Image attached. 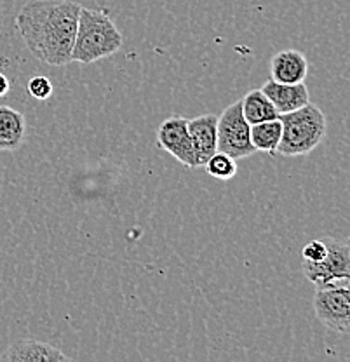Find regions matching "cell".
Wrapping results in <instances>:
<instances>
[{"mask_svg": "<svg viewBox=\"0 0 350 362\" xmlns=\"http://www.w3.org/2000/svg\"><path fill=\"white\" fill-rule=\"evenodd\" d=\"M314 310L317 319L337 333H350V291L333 284L317 286L314 294Z\"/></svg>", "mask_w": 350, "mask_h": 362, "instance_id": "obj_6", "label": "cell"}, {"mask_svg": "<svg viewBox=\"0 0 350 362\" xmlns=\"http://www.w3.org/2000/svg\"><path fill=\"white\" fill-rule=\"evenodd\" d=\"M250 131L251 126L250 122L244 119L240 101L228 105L223 110V113L218 117V152L227 153V156L235 158V160L255 156V153H257V148H255L253 143H251Z\"/></svg>", "mask_w": 350, "mask_h": 362, "instance_id": "obj_4", "label": "cell"}, {"mask_svg": "<svg viewBox=\"0 0 350 362\" xmlns=\"http://www.w3.org/2000/svg\"><path fill=\"white\" fill-rule=\"evenodd\" d=\"M188 120L183 117H169L157 129V143L169 156H173L188 169H197L199 165L197 157H195L194 145H192L190 134L187 127Z\"/></svg>", "mask_w": 350, "mask_h": 362, "instance_id": "obj_7", "label": "cell"}, {"mask_svg": "<svg viewBox=\"0 0 350 362\" xmlns=\"http://www.w3.org/2000/svg\"><path fill=\"white\" fill-rule=\"evenodd\" d=\"M262 90L272 101L279 115L298 110L310 101V94H308L307 86L303 82H300V84H281L276 81H267Z\"/></svg>", "mask_w": 350, "mask_h": 362, "instance_id": "obj_10", "label": "cell"}, {"mask_svg": "<svg viewBox=\"0 0 350 362\" xmlns=\"http://www.w3.org/2000/svg\"><path fill=\"white\" fill-rule=\"evenodd\" d=\"M326 252H327V247H326L325 239L322 240L317 239V240H310V243L303 247L302 255L305 262H319V259L325 258Z\"/></svg>", "mask_w": 350, "mask_h": 362, "instance_id": "obj_17", "label": "cell"}, {"mask_svg": "<svg viewBox=\"0 0 350 362\" xmlns=\"http://www.w3.org/2000/svg\"><path fill=\"white\" fill-rule=\"evenodd\" d=\"M26 89H28L32 98H35L39 101H46L52 94V82L47 77H44V75H37V77L30 78L28 88Z\"/></svg>", "mask_w": 350, "mask_h": 362, "instance_id": "obj_16", "label": "cell"}, {"mask_svg": "<svg viewBox=\"0 0 350 362\" xmlns=\"http://www.w3.org/2000/svg\"><path fill=\"white\" fill-rule=\"evenodd\" d=\"M251 143L257 152H267L270 156H277V146L281 143L282 124L279 119L265 120V122L253 124L250 131Z\"/></svg>", "mask_w": 350, "mask_h": 362, "instance_id": "obj_14", "label": "cell"}, {"mask_svg": "<svg viewBox=\"0 0 350 362\" xmlns=\"http://www.w3.org/2000/svg\"><path fill=\"white\" fill-rule=\"evenodd\" d=\"M216 124L218 117L213 113H204V115H199L195 119L188 120V134H190L192 145H194L195 157H197L199 165H204V162L216 152V141H218V133H216Z\"/></svg>", "mask_w": 350, "mask_h": 362, "instance_id": "obj_9", "label": "cell"}, {"mask_svg": "<svg viewBox=\"0 0 350 362\" xmlns=\"http://www.w3.org/2000/svg\"><path fill=\"white\" fill-rule=\"evenodd\" d=\"M240 107H243L244 119L250 122V126L265 122V120L279 119V113H277L276 107H274L272 101L265 96V93L262 89L250 90L240 100Z\"/></svg>", "mask_w": 350, "mask_h": 362, "instance_id": "obj_13", "label": "cell"}, {"mask_svg": "<svg viewBox=\"0 0 350 362\" xmlns=\"http://www.w3.org/2000/svg\"><path fill=\"white\" fill-rule=\"evenodd\" d=\"M81 9L74 0H32L21 7L14 25L39 62L65 66L71 63Z\"/></svg>", "mask_w": 350, "mask_h": 362, "instance_id": "obj_1", "label": "cell"}, {"mask_svg": "<svg viewBox=\"0 0 350 362\" xmlns=\"http://www.w3.org/2000/svg\"><path fill=\"white\" fill-rule=\"evenodd\" d=\"M9 88H11L9 78H7L4 74H0V96H6V94L9 93Z\"/></svg>", "mask_w": 350, "mask_h": 362, "instance_id": "obj_18", "label": "cell"}, {"mask_svg": "<svg viewBox=\"0 0 350 362\" xmlns=\"http://www.w3.org/2000/svg\"><path fill=\"white\" fill-rule=\"evenodd\" d=\"M7 362H69L70 359L56 346L37 339H18L0 357Z\"/></svg>", "mask_w": 350, "mask_h": 362, "instance_id": "obj_8", "label": "cell"}, {"mask_svg": "<svg viewBox=\"0 0 350 362\" xmlns=\"http://www.w3.org/2000/svg\"><path fill=\"white\" fill-rule=\"evenodd\" d=\"M270 74L272 81L281 84H300L305 82L308 75V62L303 52L288 49V51L277 52L270 63Z\"/></svg>", "mask_w": 350, "mask_h": 362, "instance_id": "obj_11", "label": "cell"}, {"mask_svg": "<svg viewBox=\"0 0 350 362\" xmlns=\"http://www.w3.org/2000/svg\"><path fill=\"white\" fill-rule=\"evenodd\" d=\"M124 44L122 33L107 13L82 7L78 14L77 33H75L71 63H89L114 56Z\"/></svg>", "mask_w": 350, "mask_h": 362, "instance_id": "obj_2", "label": "cell"}, {"mask_svg": "<svg viewBox=\"0 0 350 362\" xmlns=\"http://www.w3.org/2000/svg\"><path fill=\"white\" fill-rule=\"evenodd\" d=\"M327 252L319 262H305L303 274L312 284L327 286L334 281H349L350 279V247L347 243L326 237Z\"/></svg>", "mask_w": 350, "mask_h": 362, "instance_id": "obj_5", "label": "cell"}, {"mask_svg": "<svg viewBox=\"0 0 350 362\" xmlns=\"http://www.w3.org/2000/svg\"><path fill=\"white\" fill-rule=\"evenodd\" d=\"M26 120L21 112L0 105V152H16L25 141Z\"/></svg>", "mask_w": 350, "mask_h": 362, "instance_id": "obj_12", "label": "cell"}, {"mask_svg": "<svg viewBox=\"0 0 350 362\" xmlns=\"http://www.w3.org/2000/svg\"><path fill=\"white\" fill-rule=\"evenodd\" d=\"M282 124L281 143L277 153L282 157H300L314 152L326 138V115L317 105L308 101L298 110L279 115Z\"/></svg>", "mask_w": 350, "mask_h": 362, "instance_id": "obj_3", "label": "cell"}, {"mask_svg": "<svg viewBox=\"0 0 350 362\" xmlns=\"http://www.w3.org/2000/svg\"><path fill=\"white\" fill-rule=\"evenodd\" d=\"M202 168L206 169V173H208L209 176H213V178L220 181H228L237 175L235 158H232L223 152H218V150L204 162Z\"/></svg>", "mask_w": 350, "mask_h": 362, "instance_id": "obj_15", "label": "cell"}]
</instances>
